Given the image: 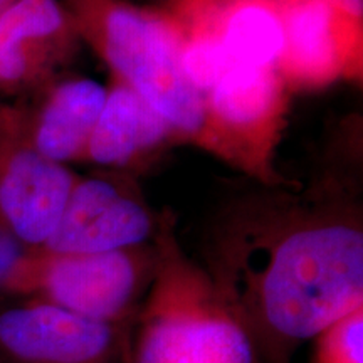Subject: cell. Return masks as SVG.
Masks as SVG:
<instances>
[{"label":"cell","instance_id":"1","mask_svg":"<svg viewBox=\"0 0 363 363\" xmlns=\"http://www.w3.org/2000/svg\"><path fill=\"white\" fill-rule=\"evenodd\" d=\"M214 288L262 363H291L303 342L363 306V233L316 217L246 227L220 244Z\"/></svg>","mask_w":363,"mask_h":363},{"label":"cell","instance_id":"2","mask_svg":"<svg viewBox=\"0 0 363 363\" xmlns=\"http://www.w3.org/2000/svg\"><path fill=\"white\" fill-rule=\"evenodd\" d=\"M121 363H262L214 286L165 266L155 291L120 328Z\"/></svg>","mask_w":363,"mask_h":363},{"label":"cell","instance_id":"3","mask_svg":"<svg viewBox=\"0 0 363 363\" xmlns=\"http://www.w3.org/2000/svg\"><path fill=\"white\" fill-rule=\"evenodd\" d=\"M103 38L111 66L175 128L197 131L206 121L202 93L182 67V44L169 22L125 4H104Z\"/></svg>","mask_w":363,"mask_h":363},{"label":"cell","instance_id":"4","mask_svg":"<svg viewBox=\"0 0 363 363\" xmlns=\"http://www.w3.org/2000/svg\"><path fill=\"white\" fill-rule=\"evenodd\" d=\"M138 249V247H135ZM135 249L22 261L11 284L33 286L45 301L76 315L121 328L138 310L147 261Z\"/></svg>","mask_w":363,"mask_h":363},{"label":"cell","instance_id":"5","mask_svg":"<svg viewBox=\"0 0 363 363\" xmlns=\"http://www.w3.org/2000/svg\"><path fill=\"white\" fill-rule=\"evenodd\" d=\"M0 353L11 363H121L120 328L39 301L0 311Z\"/></svg>","mask_w":363,"mask_h":363},{"label":"cell","instance_id":"6","mask_svg":"<svg viewBox=\"0 0 363 363\" xmlns=\"http://www.w3.org/2000/svg\"><path fill=\"white\" fill-rule=\"evenodd\" d=\"M153 233V220L142 203L108 182L86 180L72 189L45 254H98L140 247Z\"/></svg>","mask_w":363,"mask_h":363},{"label":"cell","instance_id":"7","mask_svg":"<svg viewBox=\"0 0 363 363\" xmlns=\"http://www.w3.org/2000/svg\"><path fill=\"white\" fill-rule=\"evenodd\" d=\"M72 177L35 150H21L0 177V217L22 246L44 247L69 201Z\"/></svg>","mask_w":363,"mask_h":363},{"label":"cell","instance_id":"8","mask_svg":"<svg viewBox=\"0 0 363 363\" xmlns=\"http://www.w3.org/2000/svg\"><path fill=\"white\" fill-rule=\"evenodd\" d=\"M172 125L130 86H120L106 96L96 126L89 136L94 162L118 165L138 150L160 142Z\"/></svg>","mask_w":363,"mask_h":363},{"label":"cell","instance_id":"9","mask_svg":"<svg viewBox=\"0 0 363 363\" xmlns=\"http://www.w3.org/2000/svg\"><path fill=\"white\" fill-rule=\"evenodd\" d=\"M106 96L104 86L93 79L59 86L40 116L35 152L57 163L74 157L89 142Z\"/></svg>","mask_w":363,"mask_h":363},{"label":"cell","instance_id":"10","mask_svg":"<svg viewBox=\"0 0 363 363\" xmlns=\"http://www.w3.org/2000/svg\"><path fill=\"white\" fill-rule=\"evenodd\" d=\"M219 39L230 65L272 67L284 54L283 17L269 4L246 0L229 12Z\"/></svg>","mask_w":363,"mask_h":363},{"label":"cell","instance_id":"11","mask_svg":"<svg viewBox=\"0 0 363 363\" xmlns=\"http://www.w3.org/2000/svg\"><path fill=\"white\" fill-rule=\"evenodd\" d=\"M337 12L328 0H296L283 17L284 52L305 76H323L335 65Z\"/></svg>","mask_w":363,"mask_h":363},{"label":"cell","instance_id":"12","mask_svg":"<svg viewBox=\"0 0 363 363\" xmlns=\"http://www.w3.org/2000/svg\"><path fill=\"white\" fill-rule=\"evenodd\" d=\"M65 22L59 0H13L0 11V81H19L27 71V43L51 38Z\"/></svg>","mask_w":363,"mask_h":363},{"label":"cell","instance_id":"13","mask_svg":"<svg viewBox=\"0 0 363 363\" xmlns=\"http://www.w3.org/2000/svg\"><path fill=\"white\" fill-rule=\"evenodd\" d=\"M212 108L222 120L249 125L269 111L276 96L272 67L230 65L212 88Z\"/></svg>","mask_w":363,"mask_h":363},{"label":"cell","instance_id":"14","mask_svg":"<svg viewBox=\"0 0 363 363\" xmlns=\"http://www.w3.org/2000/svg\"><path fill=\"white\" fill-rule=\"evenodd\" d=\"M315 363H363V306L315 337Z\"/></svg>","mask_w":363,"mask_h":363},{"label":"cell","instance_id":"15","mask_svg":"<svg viewBox=\"0 0 363 363\" xmlns=\"http://www.w3.org/2000/svg\"><path fill=\"white\" fill-rule=\"evenodd\" d=\"M229 66V56L219 38L197 39L182 49V67L199 93L212 91Z\"/></svg>","mask_w":363,"mask_h":363},{"label":"cell","instance_id":"16","mask_svg":"<svg viewBox=\"0 0 363 363\" xmlns=\"http://www.w3.org/2000/svg\"><path fill=\"white\" fill-rule=\"evenodd\" d=\"M328 2L338 12H343L352 19H360L363 13V0H328Z\"/></svg>","mask_w":363,"mask_h":363},{"label":"cell","instance_id":"17","mask_svg":"<svg viewBox=\"0 0 363 363\" xmlns=\"http://www.w3.org/2000/svg\"><path fill=\"white\" fill-rule=\"evenodd\" d=\"M9 2H11V0H0V9H2L4 6H7Z\"/></svg>","mask_w":363,"mask_h":363}]
</instances>
